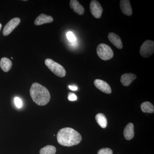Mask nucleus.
<instances>
[{
  "instance_id": "nucleus-4",
  "label": "nucleus",
  "mask_w": 154,
  "mask_h": 154,
  "mask_svg": "<svg viewBox=\"0 0 154 154\" xmlns=\"http://www.w3.org/2000/svg\"><path fill=\"white\" fill-rule=\"evenodd\" d=\"M96 51L99 57L103 60H109L113 56V52L111 48L104 43H101L97 46Z\"/></svg>"
},
{
  "instance_id": "nucleus-8",
  "label": "nucleus",
  "mask_w": 154,
  "mask_h": 154,
  "mask_svg": "<svg viewBox=\"0 0 154 154\" xmlns=\"http://www.w3.org/2000/svg\"><path fill=\"white\" fill-rule=\"evenodd\" d=\"M94 84L97 89L106 94H110L112 92L110 85L105 81L100 79H96Z\"/></svg>"
},
{
  "instance_id": "nucleus-13",
  "label": "nucleus",
  "mask_w": 154,
  "mask_h": 154,
  "mask_svg": "<svg viewBox=\"0 0 154 154\" xmlns=\"http://www.w3.org/2000/svg\"><path fill=\"white\" fill-rule=\"evenodd\" d=\"M70 6L75 13L79 15H82L85 13L84 7L77 0H71Z\"/></svg>"
},
{
  "instance_id": "nucleus-2",
  "label": "nucleus",
  "mask_w": 154,
  "mask_h": 154,
  "mask_svg": "<svg viewBox=\"0 0 154 154\" xmlns=\"http://www.w3.org/2000/svg\"><path fill=\"white\" fill-rule=\"evenodd\" d=\"M30 96L33 102L39 106H44L49 102L51 96L48 90L38 83L32 84L30 88Z\"/></svg>"
},
{
  "instance_id": "nucleus-19",
  "label": "nucleus",
  "mask_w": 154,
  "mask_h": 154,
  "mask_svg": "<svg viewBox=\"0 0 154 154\" xmlns=\"http://www.w3.org/2000/svg\"><path fill=\"white\" fill-rule=\"evenodd\" d=\"M113 153L112 150L108 148L100 149L98 152V154H113Z\"/></svg>"
},
{
  "instance_id": "nucleus-10",
  "label": "nucleus",
  "mask_w": 154,
  "mask_h": 154,
  "mask_svg": "<svg viewBox=\"0 0 154 154\" xmlns=\"http://www.w3.org/2000/svg\"><path fill=\"white\" fill-rule=\"evenodd\" d=\"M53 21V18L51 16H48L44 14H40L35 19L34 24L36 26L43 24L50 23Z\"/></svg>"
},
{
  "instance_id": "nucleus-7",
  "label": "nucleus",
  "mask_w": 154,
  "mask_h": 154,
  "mask_svg": "<svg viewBox=\"0 0 154 154\" xmlns=\"http://www.w3.org/2000/svg\"><path fill=\"white\" fill-rule=\"evenodd\" d=\"M21 20L19 18H15L11 19L5 26L3 30V34L5 36L10 34L19 25Z\"/></svg>"
},
{
  "instance_id": "nucleus-5",
  "label": "nucleus",
  "mask_w": 154,
  "mask_h": 154,
  "mask_svg": "<svg viewBox=\"0 0 154 154\" xmlns=\"http://www.w3.org/2000/svg\"><path fill=\"white\" fill-rule=\"evenodd\" d=\"M154 52V42L152 40H146L143 42L140 48V55L143 57H149L153 54Z\"/></svg>"
},
{
  "instance_id": "nucleus-6",
  "label": "nucleus",
  "mask_w": 154,
  "mask_h": 154,
  "mask_svg": "<svg viewBox=\"0 0 154 154\" xmlns=\"http://www.w3.org/2000/svg\"><path fill=\"white\" fill-rule=\"evenodd\" d=\"M90 11L95 18L99 19L102 16L103 9L98 1L92 0L90 3Z\"/></svg>"
},
{
  "instance_id": "nucleus-15",
  "label": "nucleus",
  "mask_w": 154,
  "mask_h": 154,
  "mask_svg": "<svg viewBox=\"0 0 154 154\" xmlns=\"http://www.w3.org/2000/svg\"><path fill=\"white\" fill-rule=\"evenodd\" d=\"M12 66V62L8 58L4 57L1 59L0 61V66L4 72L9 71Z\"/></svg>"
},
{
  "instance_id": "nucleus-17",
  "label": "nucleus",
  "mask_w": 154,
  "mask_h": 154,
  "mask_svg": "<svg viewBox=\"0 0 154 154\" xmlns=\"http://www.w3.org/2000/svg\"><path fill=\"white\" fill-rule=\"evenodd\" d=\"M141 109L143 113H153L154 105L149 102H144L141 105Z\"/></svg>"
},
{
  "instance_id": "nucleus-16",
  "label": "nucleus",
  "mask_w": 154,
  "mask_h": 154,
  "mask_svg": "<svg viewBox=\"0 0 154 154\" xmlns=\"http://www.w3.org/2000/svg\"><path fill=\"white\" fill-rule=\"evenodd\" d=\"M96 120L98 124L102 128H105L107 126V119L104 114L99 113L96 116Z\"/></svg>"
},
{
  "instance_id": "nucleus-21",
  "label": "nucleus",
  "mask_w": 154,
  "mask_h": 154,
  "mask_svg": "<svg viewBox=\"0 0 154 154\" xmlns=\"http://www.w3.org/2000/svg\"><path fill=\"white\" fill-rule=\"evenodd\" d=\"M14 103L18 108H20L22 107V101L19 97H15L14 99Z\"/></svg>"
},
{
  "instance_id": "nucleus-24",
  "label": "nucleus",
  "mask_w": 154,
  "mask_h": 154,
  "mask_svg": "<svg viewBox=\"0 0 154 154\" xmlns=\"http://www.w3.org/2000/svg\"><path fill=\"white\" fill-rule=\"evenodd\" d=\"M2 24L0 23V31H1V29H2Z\"/></svg>"
},
{
  "instance_id": "nucleus-14",
  "label": "nucleus",
  "mask_w": 154,
  "mask_h": 154,
  "mask_svg": "<svg viewBox=\"0 0 154 154\" xmlns=\"http://www.w3.org/2000/svg\"><path fill=\"white\" fill-rule=\"evenodd\" d=\"M134 135V126L132 123H129L125 128L124 136L127 140H131Z\"/></svg>"
},
{
  "instance_id": "nucleus-18",
  "label": "nucleus",
  "mask_w": 154,
  "mask_h": 154,
  "mask_svg": "<svg viewBox=\"0 0 154 154\" xmlns=\"http://www.w3.org/2000/svg\"><path fill=\"white\" fill-rule=\"evenodd\" d=\"M56 149L54 146L48 145L40 150V154H55Z\"/></svg>"
},
{
  "instance_id": "nucleus-23",
  "label": "nucleus",
  "mask_w": 154,
  "mask_h": 154,
  "mask_svg": "<svg viewBox=\"0 0 154 154\" xmlns=\"http://www.w3.org/2000/svg\"><path fill=\"white\" fill-rule=\"evenodd\" d=\"M69 88L70 90H71L72 91H76L78 90V88L76 87V86H69Z\"/></svg>"
},
{
  "instance_id": "nucleus-9",
  "label": "nucleus",
  "mask_w": 154,
  "mask_h": 154,
  "mask_svg": "<svg viewBox=\"0 0 154 154\" xmlns=\"http://www.w3.org/2000/svg\"><path fill=\"white\" fill-rule=\"evenodd\" d=\"M121 11L125 15L131 16L132 14V10L129 0H121L120 2Z\"/></svg>"
},
{
  "instance_id": "nucleus-3",
  "label": "nucleus",
  "mask_w": 154,
  "mask_h": 154,
  "mask_svg": "<svg viewBox=\"0 0 154 154\" xmlns=\"http://www.w3.org/2000/svg\"><path fill=\"white\" fill-rule=\"evenodd\" d=\"M45 63L48 68L57 76L62 78L66 75V71L65 69L59 63L49 58L45 60Z\"/></svg>"
},
{
  "instance_id": "nucleus-11",
  "label": "nucleus",
  "mask_w": 154,
  "mask_h": 154,
  "mask_svg": "<svg viewBox=\"0 0 154 154\" xmlns=\"http://www.w3.org/2000/svg\"><path fill=\"white\" fill-rule=\"evenodd\" d=\"M108 38L110 42L118 49H121L123 47L121 38L117 34L111 32L108 34Z\"/></svg>"
},
{
  "instance_id": "nucleus-12",
  "label": "nucleus",
  "mask_w": 154,
  "mask_h": 154,
  "mask_svg": "<svg viewBox=\"0 0 154 154\" xmlns=\"http://www.w3.org/2000/svg\"><path fill=\"white\" fill-rule=\"evenodd\" d=\"M136 78L137 76L134 74L125 73L121 76L120 82L123 86H128Z\"/></svg>"
},
{
  "instance_id": "nucleus-22",
  "label": "nucleus",
  "mask_w": 154,
  "mask_h": 154,
  "mask_svg": "<svg viewBox=\"0 0 154 154\" xmlns=\"http://www.w3.org/2000/svg\"><path fill=\"white\" fill-rule=\"evenodd\" d=\"M68 99L70 101H75L77 100V97L75 94L70 93L69 94Z\"/></svg>"
},
{
  "instance_id": "nucleus-20",
  "label": "nucleus",
  "mask_w": 154,
  "mask_h": 154,
  "mask_svg": "<svg viewBox=\"0 0 154 154\" xmlns=\"http://www.w3.org/2000/svg\"><path fill=\"white\" fill-rule=\"evenodd\" d=\"M67 38L68 39L72 42H75V41L76 40L75 36L74 35L73 33H72V32H68L66 34Z\"/></svg>"
},
{
  "instance_id": "nucleus-1",
  "label": "nucleus",
  "mask_w": 154,
  "mask_h": 154,
  "mask_svg": "<svg viewBox=\"0 0 154 154\" xmlns=\"http://www.w3.org/2000/svg\"><path fill=\"white\" fill-rule=\"evenodd\" d=\"M57 140L61 145L72 146L81 142L82 137L79 133L71 128H64L58 131Z\"/></svg>"
}]
</instances>
